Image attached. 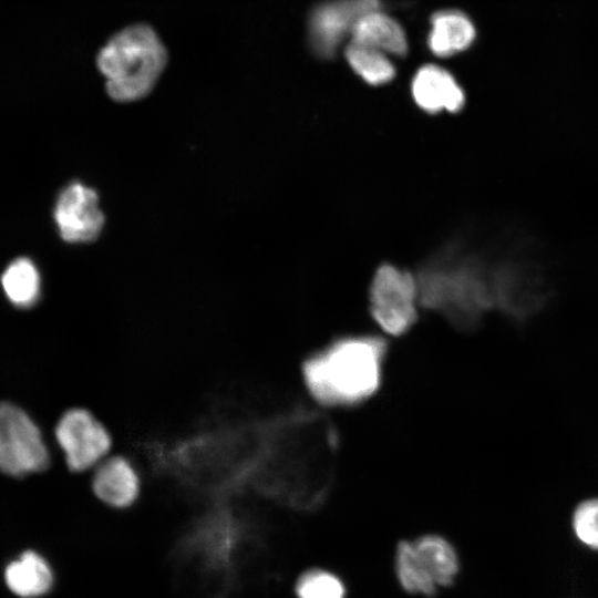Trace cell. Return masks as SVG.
<instances>
[{
    "label": "cell",
    "instance_id": "52a82bcc",
    "mask_svg": "<svg viewBox=\"0 0 598 598\" xmlns=\"http://www.w3.org/2000/svg\"><path fill=\"white\" fill-rule=\"evenodd\" d=\"M49 452L35 423L18 406L0 404V471L13 476L40 472Z\"/></svg>",
    "mask_w": 598,
    "mask_h": 598
},
{
    "label": "cell",
    "instance_id": "4fadbf2b",
    "mask_svg": "<svg viewBox=\"0 0 598 598\" xmlns=\"http://www.w3.org/2000/svg\"><path fill=\"white\" fill-rule=\"evenodd\" d=\"M351 35V40L385 54L404 56L408 52V41L402 27L379 9L362 16L354 24Z\"/></svg>",
    "mask_w": 598,
    "mask_h": 598
},
{
    "label": "cell",
    "instance_id": "9a60e30c",
    "mask_svg": "<svg viewBox=\"0 0 598 598\" xmlns=\"http://www.w3.org/2000/svg\"><path fill=\"white\" fill-rule=\"evenodd\" d=\"M1 283L8 299L17 307H31L39 298L40 276L28 258L12 261L2 274Z\"/></svg>",
    "mask_w": 598,
    "mask_h": 598
},
{
    "label": "cell",
    "instance_id": "8fae6325",
    "mask_svg": "<svg viewBox=\"0 0 598 598\" xmlns=\"http://www.w3.org/2000/svg\"><path fill=\"white\" fill-rule=\"evenodd\" d=\"M411 89L415 103L426 113H455L464 106L462 87L448 71L437 65L422 66L415 73Z\"/></svg>",
    "mask_w": 598,
    "mask_h": 598
},
{
    "label": "cell",
    "instance_id": "2e32d148",
    "mask_svg": "<svg viewBox=\"0 0 598 598\" xmlns=\"http://www.w3.org/2000/svg\"><path fill=\"white\" fill-rule=\"evenodd\" d=\"M344 55L352 70L371 85L388 83L395 74L386 54L364 43L351 40Z\"/></svg>",
    "mask_w": 598,
    "mask_h": 598
},
{
    "label": "cell",
    "instance_id": "5bb4252c",
    "mask_svg": "<svg viewBox=\"0 0 598 598\" xmlns=\"http://www.w3.org/2000/svg\"><path fill=\"white\" fill-rule=\"evenodd\" d=\"M8 587L21 597H35L47 592L53 581L48 563L33 551H25L6 570Z\"/></svg>",
    "mask_w": 598,
    "mask_h": 598
},
{
    "label": "cell",
    "instance_id": "7c38bea8",
    "mask_svg": "<svg viewBox=\"0 0 598 598\" xmlns=\"http://www.w3.org/2000/svg\"><path fill=\"white\" fill-rule=\"evenodd\" d=\"M429 48L437 56L446 58L466 50L475 39L472 21L461 11L443 10L431 17Z\"/></svg>",
    "mask_w": 598,
    "mask_h": 598
},
{
    "label": "cell",
    "instance_id": "8992f818",
    "mask_svg": "<svg viewBox=\"0 0 598 598\" xmlns=\"http://www.w3.org/2000/svg\"><path fill=\"white\" fill-rule=\"evenodd\" d=\"M54 436L70 471L91 472L113 453L110 427L85 408H72L59 419Z\"/></svg>",
    "mask_w": 598,
    "mask_h": 598
},
{
    "label": "cell",
    "instance_id": "6da1fadb",
    "mask_svg": "<svg viewBox=\"0 0 598 598\" xmlns=\"http://www.w3.org/2000/svg\"><path fill=\"white\" fill-rule=\"evenodd\" d=\"M340 439L319 411L300 408L275 426L266 462L267 488L298 511H316L329 497L337 472Z\"/></svg>",
    "mask_w": 598,
    "mask_h": 598
},
{
    "label": "cell",
    "instance_id": "3957f363",
    "mask_svg": "<svg viewBox=\"0 0 598 598\" xmlns=\"http://www.w3.org/2000/svg\"><path fill=\"white\" fill-rule=\"evenodd\" d=\"M167 63V52L156 32L134 24L114 34L97 54L109 95L132 102L147 95Z\"/></svg>",
    "mask_w": 598,
    "mask_h": 598
},
{
    "label": "cell",
    "instance_id": "7a4b0ae2",
    "mask_svg": "<svg viewBox=\"0 0 598 598\" xmlns=\"http://www.w3.org/2000/svg\"><path fill=\"white\" fill-rule=\"evenodd\" d=\"M388 343L375 334L336 338L308 354L300 373L309 395L327 408H357L380 389Z\"/></svg>",
    "mask_w": 598,
    "mask_h": 598
},
{
    "label": "cell",
    "instance_id": "e0dca14e",
    "mask_svg": "<svg viewBox=\"0 0 598 598\" xmlns=\"http://www.w3.org/2000/svg\"><path fill=\"white\" fill-rule=\"evenodd\" d=\"M297 598H346L342 579L334 573L312 567L299 575L295 584Z\"/></svg>",
    "mask_w": 598,
    "mask_h": 598
},
{
    "label": "cell",
    "instance_id": "277c9868",
    "mask_svg": "<svg viewBox=\"0 0 598 598\" xmlns=\"http://www.w3.org/2000/svg\"><path fill=\"white\" fill-rule=\"evenodd\" d=\"M460 571L453 544L439 534L402 539L394 551V574L409 595L431 598L452 586Z\"/></svg>",
    "mask_w": 598,
    "mask_h": 598
},
{
    "label": "cell",
    "instance_id": "ba28073f",
    "mask_svg": "<svg viewBox=\"0 0 598 598\" xmlns=\"http://www.w3.org/2000/svg\"><path fill=\"white\" fill-rule=\"evenodd\" d=\"M380 0H329L316 7L309 21L310 43L315 53L331 56L343 38L368 12L378 10Z\"/></svg>",
    "mask_w": 598,
    "mask_h": 598
},
{
    "label": "cell",
    "instance_id": "30bf717a",
    "mask_svg": "<svg viewBox=\"0 0 598 598\" xmlns=\"http://www.w3.org/2000/svg\"><path fill=\"white\" fill-rule=\"evenodd\" d=\"M54 219L61 237L69 243L94 240L101 233L104 217L99 207L95 190L72 183L60 194L54 209Z\"/></svg>",
    "mask_w": 598,
    "mask_h": 598
},
{
    "label": "cell",
    "instance_id": "5b68a950",
    "mask_svg": "<svg viewBox=\"0 0 598 598\" xmlns=\"http://www.w3.org/2000/svg\"><path fill=\"white\" fill-rule=\"evenodd\" d=\"M420 291L417 279L392 265L378 268L369 292L372 319L392 337L405 334L417 319Z\"/></svg>",
    "mask_w": 598,
    "mask_h": 598
},
{
    "label": "cell",
    "instance_id": "ac0fdd59",
    "mask_svg": "<svg viewBox=\"0 0 598 598\" xmlns=\"http://www.w3.org/2000/svg\"><path fill=\"white\" fill-rule=\"evenodd\" d=\"M571 524L577 538L598 550V497L580 502L574 511Z\"/></svg>",
    "mask_w": 598,
    "mask_h": 598
},
{
    "label": "cell",
    "instance_id": "9c48e42d",
    "mask_svg": "<svg viewBox=\"0 0 598 598\" xmlns=\"http://www.w3.org/2000/svg\"><path fill=\"white\" fill-rule=\"evenodd\" d=\"M91 491L105 507L125 511L143 493V477L137 464L127 455L112 453L91 471Z\"/></svg>",
    "mask_w": 598,
    "mask_h": 598
}]
</instances>
